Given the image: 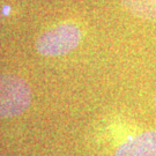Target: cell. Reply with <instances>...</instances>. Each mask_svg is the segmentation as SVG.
Wrapping results in <instances>:
<instances>
[{
  "label": "cell",
  "instance_id": "3",
  "mask_svg": "<svg viewBox=\"0 0 156 156\" xmlns=\"http://www.w3.org/2000/svg\"><path fill=\"white\" fill-rule=\"evenodd\" d=\"M115 156H156V129H149L126 140Z\"/></svg>",
  "mask_w": 156,
  "mask_h": 156
},
{
  "label": "cell",
  "instance_id": "6",
  "mask_svg": "<svg viewBox=\"0 0 156 156\" xmlns=\"http://www.w3.org/2000/svg\"><path fill=\"white\" fill-rule=\"evenodd\" d=\"M154 103H155V106H156V93H155V95H154Z\"/></svg>",
  "mask_w": 156,
  "mask_h": 156
},
{
  "label": "cell",
  "instance_id": "4",
  "mask_svg": "<svg viewBox=\"0 0 156 156\" xmlns=\"http://www.w3.org/2000/svg\"><path fill=\"white\" fill-rule=\"evenodd\" d=\"M131 14L142 20H156V0H120Z\"/></svg>",
  "mask_w": 156,
  "mask_h": 156
},
{
  "label": "cell",
  "instance_id": "1",
  "mask_svg": "<svg viewBox=\"0 0 156 156\" xmlns=\"http://www.w3.org/2000/svg\"><path fill=\"white\" fill-rule=\"evenodd\" d=\"M82 34L73 23H62L46 30L36 41V50L45 57H58L69 53L81 42Z\"/></svg>",
  "mask_w": 156,
  "mask_h": 156
},
{
  "label": "cell",
  "instance_id": "5",
  "mask_svg": "<svg viewBox=\"0 0 156 156\" xmlns=\"http://www.w3.org/2000/svg\"><path fill=\"white\" fill-rule=\"evenodd\" d=\"M8 11H9V7H5V8H4V13H6V14H7Z\"/></svg>",
  "mask_w": 156,
  "mask_h": 156
},
{
  "label": "cell",
  "instance_id": "2",
  "mask_svg": "<svg viewBox=\"0 0 156 156\" xmlns=\"http://www.w3.org/2000/svg\"><path fill=\"white\" fill-rule=\"evenodd\" d=\"M31 102V90L23 79L0 74V117H13L24 112Z\"/></svg>",
  "mask_w": 156,
  "mask_h": 156
}]
</instances>
